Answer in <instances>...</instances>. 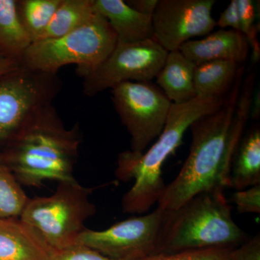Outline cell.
<instances>
[{
  "mask_svg": "<svg viewBox=\"0 0 260 260\" xmlns=\"http://www.w3.org/2000/svg\"><path fill=\"white\" fill-rule=\"evenodd\" d=\"M243 72L240 68L221 107L189 126V154L158 200V206L162 209L172 211L200 193L231 187L233 160L250 115L253 99L254 75H249L241 93Z\"/></svg>",
  "mask_w": 260,
  "mask_h": 260,
  "instance_id": "6da1fadb",
  "label": "cell"
},
{
  "mask_svg": "<svg viewBox=\"0 0 260 260\" xmlns=\"http://www.w3.org/2000/svg\"><path fill=\"white\" fill-rule=\"evenodd\" d=\"M82 133L79 124L65 127L55 108H44L3 150L22 186L39 187L47 181L74 180Z\"/></svg>",
  "mask_w": 260,
  "mask_h": 260,
  "instance_id": "7a4b0ae2",
  "label": "cell"
},
{
  "mask_svg": "<svg viewBox=\"0 0 260 260\" xmlns=\"http://www.w3.org/2000/svg\"><path fill=\"white\" fill-rule=\"evenodd\" d=\"M225 98L196 97L183 104H172L162 133L148 151L127 150L118 155L116 177L121 181L135 180L121 200L124 213H146L158 203L166 187L161 175L164 162L180 146L191 124L218 110Z\"/></svg>",
  "mask_w": 260,
  "mask_h": 260,
  "instance_id": "3957f363",
  "label": "cell"
},
{
  "mask_svg": "<svg viewBox=\"0 0 260 260\" xmlns=\"http://www.w3.org/2000/svg\"><path fill=\"white\" fill-rule=\"evenodd\" d=\"M246 240L245 233L233 220L224 190L204 191L167 211L157 254L237 248Z\"/></svg>",
  "mask_w": 260,
  "mask_h": 260,
  "instance_id": "277c9868",
  "label": "cell"
},
{
  "mask_svg": "<svg viewBox=\"0 0 260 260\" xmlns=\"http://www.w3.org/2000/svg\"><path fill=\"white\" fill-rule=\"evenodd\" d=\"M117 37L109 22L96 12L81 27L59 38L32 42L20 58V65L57 74L68 64H76L82 78L91 73L115 48Z\"/></svg>",
  "mask_w": 260,
  "mask_h": 260,
  "instance_id": "5b68a950",
  "label": "cell"
},
{
  "mask_svg": "<svg viewBox=\"0 0 260 260\" xmlns=\"http://www.w3.org/2000/svg\"><path fill=\"white\" fill-rule=\"evenodd\" d=\"M99 187L81 185L76 179L58 182L51 196L29 198L20 215L53 251L75 245L85 222L96 213L90 197Z\"/></svg>",
  "mask_w": 260,
  "mask_h": 260,
  "instance_id": "8992f818",
  "label": "cell"
},
{
  "mask_svg": "<svg viewBox=\"0 0 260 260\" xmlns=\"http://www.w3.org/2000/svg\"><path fill=\"white\" fill-rule=\"evenodd\" d=\"M57 74L18 67L0 75V148H5L62 88Z\"/></svg>",
  "mask_w": 260,
  "mask_h": 260,
  "instance_id": "52a82bcc",
  "label": "cell"
},
{
  "mask_svg": "<svg viewBox=\"0 0 260 260\" xmlns=\"http://www.w3.org/2000/svg\"><path fill=\"white\" fill-rule=\"evenodd\" d=\"M113 104L131 138V151L143 153L162 133L173 103L151 82H124L112 89Z\"/></svg>",
  "mask_w": 260,
  "mask_h": 260,
  "instance_id": "ba28073f",
  "label": "cell"
},
{
  "mask_svg": "<svg viewBox=\"0 0 260 260\" xmlns=\"http://www.w3.org/2000/svg\"><path fill=\"white\" fill-rule=\"evenodd\" d=\"M167 210L126 219L105 230L85 229L75 244L86 246L116 260H137L157 254Z\"/></svg>",
  "mask_w": 260,
  "mask_h": 260,
  "instance_id": "9c48e42d",
  "label": "cell"
},
{
  "mask_svg": "<svg viewBox=\"0 0 260 260\" xmlns=\"http://www.w3.org/2000/svg\"><path fill=\"white\" fill-rule=\"evenodd\" d=\"M168 51L154 39L117 42L102 64L83 78V93L93 97L124 82H150L165 62Z\"/></svg>",
  "mask_w": 260,
  "mask_h": 260,
  "instance_id": "30bf717a",
  "label": "cell"
},
{
  "mask_svg": "<svg viewBox=\"0 0 260 260\" xmlns=\"http://www.w3.org/2000/svg\"><path fill=\"white\" fill-rule=\"evenodd\" d=\"M215 0H158L153 15V39L168 52L179 50L192 38L207 36L216 26Z\"/></svg>",
  "mask_w": 260,
  "mask_h": 260,
  "instance_id": "8fae6325",
  "label": "cell"
},
{
  "mask_svg": "<svg viewBox=\"0 0 260 260\" xmlns=\"http://www.w3.org/2000/svg\"><path fill=\"white\" fill-rule=\"evenodd\" d=\"M179 50L196 66L213 61H231L241 64L249 55L245 36L232 29H220L198 40L188 41Z\"/></svg>",
  "mask_w": 260,
  "mask_h": 260,
  "instance_id": "7c38bea8",
  "label": "cell"
},
{
  "mask_svg": "<svg viewBox=\"0 0 260 260\" xmlns=\"http://www.w3.org/2000/svg\"><path fill=\"white\" fill-rule=\"evenodd\" d=\"M54 252L20 218H0V260H50Z\"/></svg>",
  "mask_w": 260,
  "mask_h": 260,
  "instance_id": "4fadbf2b",
  "label": "cell"
},
{
  "mask_svg": "<svg viewBox=\"0 0 260 260\" xmlns=\"http://www.w3.org/2000/svg\"><path fill=\"white\" fill-rule=\"evenodd\" d=\"M95 11L109 22L117 42L135 43L153 39L152 16L142 14L123 0H94Z\"/></svg>",
  "mask_w": 260,
  "mask_h": 260,
  "instance_id": "5bb4252c",
  "label": "cell"
},
{
  "mask_svg": "<svg viewBox=\"0 0 260 260\" xmlns=\"http://www.w3.org/2000/svg\"><path fill=\"white\" fill-rule=\"evenodd\" d=\"M195 68L196 65L180 51L168 53L165 62L155 78L159 88L173 104H183L196 98Z\"/></svg>",
  "mask_w": 260,
  "mask_h": 260,
  "instance_id": "9a60e30c",
  "label": "cell"
},
{
  "mask_svg": "<svg viewBox=\"0 0 260 260\" xmlns=\"http://www.w3.org/2000/svg\"><path fill=\"white\" fill-rule=\"evenodd\" d=\"M231 187L242 190L260 184V129L255 126L242 138L234 155Z\"/></svg>",
  "mask_w": 260,
  "mask_h": 260,
  "instance_id": "2e32d148",
  "label": "cell"
},
{
  "mask_svg": "<svg viewBox=\"0 0 260 260\" xmlns=\"http://www.w3.org/2000/svg\"><path fill=\"white\" fill-rule=\"evenodd\" d=\"M240 64L231 61H213L196 66L194 86L196 97L223 98L232 89Z\"/></svg>",
  "mask_w": 260,
  "mask_h": 260,
  "instance_id": "e0dca14e",
  "label": "cell"
},
{
  "mask_svg": "<svg viewBox=\"0 0 260 260\" xmlns=\"http://www.w3.org/2000/svg\"><path fill=\"white\" fill-rule=\"evenodd\" d=\"M95 14L94 0H61L50 23L36 42L63 37L88 23Z\"/></svg>",
  "mask_w": 260,
  "mask_h": 260,
  "instance_id": "ac0fdd59",
  "label": "cell"
},
{
  "mask_svg": "<svg viewBox=\"0 0 260 260\" xmlns=\"http://www.w3.org/2000/svg\"><path fill=\"white\" fill-rule=\"evenodd\" d=\"M31 43L19 20L16 0H0V53L20 61Z\"/></svg>",
  "mask_w": 260,
  "mask_h": 260,
  "instance_id": "d6986e66",
  "label": "cell"
},
{
  "mask_svg": "<svg viewBox=\"0 0 260 260\" xmlns=\"http://www.w3.org/2000/svg\"><path fill=\"white\" fill-rule=\"evenodd\" d=\"M61 0H16L17 13L32 42L47 28Z\"/></svg>",
  "mask_w": 260,
  "mask_h": 260,
  "instance_id": "ffe728a7",
  "label": "cell"
},
{
  "mask_svg": "<svg viewBox=\"0 0 260 260\" xmlns=\"http://www.w3.org/2000/svg\"><path fill=\"white\" fill-rule=\"evenodd\" d=\"M28 200L0 150V218H19Z\"/></svg>",
  "mask_w": 260,
  "mask_h": 260,
  "instance_id": "44dd1931",
  "label": "cell"
},
{
  "mask_svg": "<svg viewBox=\"0 0 260 260\" xmlns=\"http://www.w3.org/2000/svg\"><path fill=\"white\" fill-rule=\"evenodd\" d=\"M235 249L219 247L179 252L158 253L137 260H234Z\"/></svg>",
  "mask_w": 260,
  "mask_h": 260,
  "instance_id": "7402d4cb",
  "label": "cell"
},
{
  "mask_svg": "<svg viewBox=\"0 0 260 260\" xmlns=\"http://www.w3.org/2000/svg\"><path fill=\"white\" fill-rule=\"evenodd\" d=\"M233 203L240 213H260V184L233 193Z\"/></svg>",
  "mask_w": 260,
  "mask_h": 260,
  "instance_id": "603a6c76",
  "label": "cell"
},
{
  "mask_svg": "<svg viewBox=\"0 0 260 260\" xmlns=\"http://www.w3.org/2000/svg\"><path fill=\"white\" fill-rule=\"evenodd\" d=\"M50 260H116L102 255L85 246L75 244L62 250L54 251Z\"/></svg>",
  "mask_w": 260,
  "mask_h": 260,
  "instance_id": "cb8c5ba5",
  "label": "cell"
},
{
  "mask_svg": "<svg viewBox=\"0 0 260 260\" xmlns=\"http://www.w3.org/2000/svg\"><path fill=\"white\" fill-rule=\"evenodd\" d=\"M237 8L240 20L241 32L245 36L255 25V3L251 0H237Z\"/></svg>",
  "mask_w": 260,
  "mask_h": 260,
  "instance_id": "d4e9b609",
  "label": "cell"
},
{
  "mask_svg": "<svg viewBox=\"0 0 260 260\" xmlns=\"http://www.w3.org/2000/svg\"><path fill=\"white\" fill-rule=\"evenodd\" d=\"M234 260H260V236L256 234L236 248Z\"/></svg>",
  "mask_w": 260,
  "mask_h": 260,
  "instance_id": "484cf974",
  "label": "cell"
},
{
  "mask_svg": "<svg viewBox=\"0 0 260 260\" xmlns=\"http://www.w3.org/2000/svg\"><path fill=\"white\" fill-rule=\"evenodd\" d=\"M216 25L221 29L231 28L241 32L240 20L238 13L237 0H232L216 21Z\"/></svg>",
  "mask_w": 260,
  "mask_h": 260,
  "instance_id": "4316f807",
  "label": "cell"
},
{
  "mask_svg": "<svg viewBox=\"0 0 260 260\" xmlns=\"http://www.w3.org/2000/svg\"><path fill=\"white\" fill-rule=\"evenodd\" d=\"M126 4L142 14L153 15L158 0H128Z\"/></svg>",
  "mask_w": 260,
  "mask_h": 260,
  "instance_id": "83f0119b",
  "label": "cell"
},
{
  "mask_svg": "<svg viewBox=\"0 0 260 260\" xmlns=\"http://www.w3.org/2000/svg\"><path fill=\"white\" fill-rule=\"evenodd\" d=\"M258 32H259V26L255 24L245 35L249 47L251 49V59L254 62H257L260 58V45L258 41Z\"/></svg>",
  "mask_w": 260,
  "mask_h": 260,
  "instance_id": "f1b7e54d",
  "label": "cell"
},
{
  "mask_svg": "<svg viewBox=\"0 0 260 260\" xmlns=\"http://www.w3.org/2000/svg\"><path fill=\"white\" fill-rule=\"evenodd\" d=\"M20 66V61L0 53V75L9 73Z\"/></svg>",
  "mask_w": 260,
  "mask_h": 260,
  "instance_id": "f546056e",
  "label": "cell"
}]
</instances>
